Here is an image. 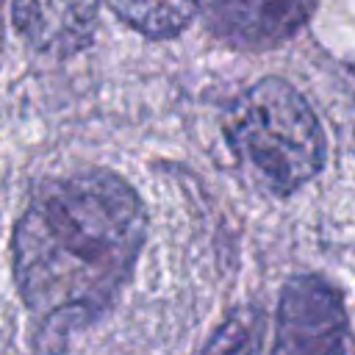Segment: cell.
Returning a JSON list of instances; mask_svg holds the SVG:
<instances>
[{
  "label": "cell",
  "mask_w": 355,
  "mask_h": 355,
  "mask_svg": "<svg viewBox=\"0 0 355 355\" xmlns=\"http://www.w3.org/2000/svg\"><path fill=\"white\" fill-rule=\"evenodd\" d=\"M108 8L147 39H172L191 22L197 0H105Z\"/></svg>",
  "instance_id": "6"
},
{
  "label": "cell",
  "mask_w": 355,
  "mask_h": 355,
  "mask_svg": "<svg viewBox=\"0 0 355 355\" xmlns=\"http://www.w3.org/2000/svg\"><path fill=\"white\" fill-rule=\"evenodd\" d=\"M19 36L50 58L80 53L97 28V0H11Z\"/></svg>",
  "instance_id": "5"
},
{
  "label": "cell",
  "mask_w": 355,
  "mask_h": 355,
  "mask_svg": "<svg viewBox=\"0 0 355 355\" xmlns=\"http://www.w3.org/2000/svg\"><path fill=\"white\" fill-rule=\"evenodd\" d=\"M341 294L316 275L291 277L280 294L272 355H344Z\"/></svg>",
  "instance_id": "3"
},
{
  "label": "cell",
  "mask_w": 355,
  "mask_h": 355,
  "mask_svg": "<svg viewBox=\"0 0 355 355\" xmlns=\"http://www.w3.org/2000/svg\"><path fill=\"white\" fill-rule=\"evenodd\" d=\"M225 133L233 153L275 194H291L319 175L324 133L308 100L280 78H263L236 97Z\"/></svg>",
  "instance_id": "2"
},
{
  "label": "cell",
  "mask_w": 355,
  "mask_h": 355,
  "mask_svg": "<svg viewBox=\"0 0 355 355\" xmlns=\"http://www.w3.org/2000/svg\"><path fill=\"white\" fill-rule=\"evenodd\" d=\"M263 322L255 308H236L216 327L202 355H258Z\"/></svg>",
  "instance_id": "7"
},
{
  "label": "cell",
  "mask_w": 355,
  "mask_h": 355,
  "mask_svg": "<svg viewBox=\"0 0 355 355\" xmlns=\"http://www.w3.org/2000/svg\"><path fill=\"white\" fill-rule=\"evenodd\" d=\"M316 0H197L205 28L225 44L266 50L291 39Z\"/></svg>",
  "instance_id": "4"
},
{
  "label": "cell",
  "mask_w": 355,
  "mask_h": 355,
  "mask_svg": "<svg viewBox=\"0 0 355 355\" xmlns=\"http://www.w3.org/2000/svg\"><path fill=\"white\" fill-rule=\"evenodd\" d=\"M144 227L141 200L108 169H83L36 189L14 227L11 250L39 341L61 344L114 302Z\"/></svg>",
  "instance_id": "1"
}]
</instances>
